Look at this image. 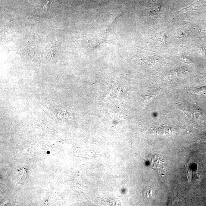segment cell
Segmentation results:
<instances>
[{
	"label": "cell",
	"mask_w": 206,
	"mask_h": 206,
	"mask_svg": "<svg viewBox=\"0 0 206 206\" xmlns=\"http://www.w3.org/2000/svg\"><path fill=\"white\" fill-rule=\"evenodd\" d=\"M160 0H151L146 8V13L151 18L158 17L160 14Z\"/></svg>",
	"instance_id": "cell-3"
},
{
	"label": "cell",
	"mask_w": 206,
	"mask_h": 206,
	"mask_svg": "<svg viewBox=\"0 0 206 206\" xmlns=\"http://www.w3.org/2000/svg\"><path fill=\"white\" fill-rule=\"evenodd\" d=\"M107 27L99 32L91 34L89 42L92 48H95L100 44L106 42Z\"/></svg>",
	"instance_id": "cell-1"
},
{
	"label": "cell",
	"mask_w": 206,
	"mask_h": 206,
	"mask_svg": "<svg viewBox=\"0 0 206 206\" xmlns=\"http://www.w3.org/2000/svg\"><path fill=\"white\" fill-rule=\"evenodd\" d=\"M168 36L164 32H161L153 34L152 38L161 44H165L167 42Z\"/></svg>",
	"instance_id": "cell-5"
},
{
	"label": "cell",
	"mask_w": 206,
	"mask_h": 206,
	"mask_svg": "<svg viewBox=\"0 0 206 206\" xmlns=\"http://www.w3.org/2000/svg\"><path fill=\"white\" fill-rule=\"evenodd\" d=\"M194 92L195 93H200L201 92H206V87H205V88L198 89L195 90Z\"/></svg>",
	"instance_id": "cell-7"
},
{
	"label": "cell",
	"mask_w": 206,
	"mask_h": 206,
	"mask_svg": "<svg viewBox=\"0 0 206 206\" xmlns=\"http://www.w3.org/2000/svg\"><path fill=\"white\" fill-rule=\"evenodd\" d=\"M179 106L181 110L185 113L186 114L189 116H195L197 113L198 112L195 107L189 105L183 104L180 105Z\"/></svg>",
	"instance_id": "cell-4"
},
{
	"label": "cell",
	"mask_w": 206,
	"mask_h": 206,
	"mask_svg": "<svg viewBox=\"0 0 206 206\" xmlns=\"http://www.w3.org/2000/svg\"><path fill=\"white\" fill-rule=\"evenodd\" d=\"M144 195L147 198H152L155 196V193L154 190L150 187H147L144 192Z\"/></svg>",
	"instance_id": "cell-6"
},
{
	"label": "cell",
	"mask_w": 206,
	"mask_h": 206,
	"mask_svg": "<svg viewBox=\"0 0 206 206\" xmlns=\"http://www.w3.org/2000/svg\"><path fill=\"white\" fill-rule=\"evenodd\" d=\"M148 160L150 167L160 175H164L165 172L164 164L160 157L156 155H151Z\"/></svg>",
	"instance_id": "cell-2"
}]
</instances>
